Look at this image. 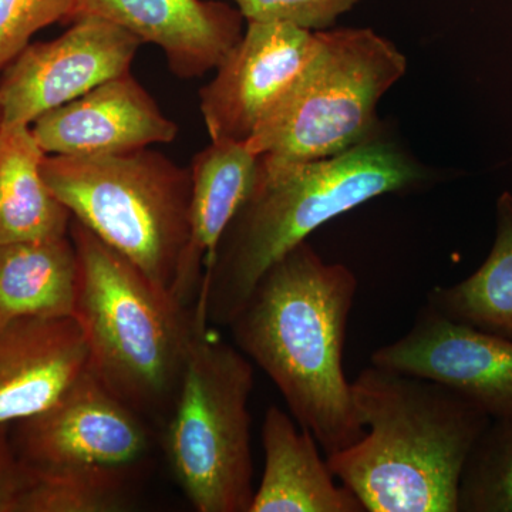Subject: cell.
Instances as JSON below:
<instances>
[{
  "instance_id": "6da1fadb",
  "label": "cell",
  "mask_w": 512,
  "mask_h": 512,
  "mask_svg": "<svg viewBox=\"0 0 512 512\" xmlns=\"http://www.w3.org/2000/svg\"><path fill=\"white\" fill-rule=\"evenodd\" d=\"M356 291L348 266L328 264L303 241L262 275L228 325L326 456L366 433L343 369Z\"/></svg>"
},
{
  "instance_id": "7a4b0ae2",
  "label": "cell",
  "mask_w": 512,
  "mask_h": 512,
  "mask_svg": "<svg viewBox=\"0 0 512 512\" xmlns=\"http://www.w3.org/2000/svg\"><path fill=\"white\" fill-rule=\"evenodd\" d=\"M362 439L326 456L366 512H458L468 457L491 419L433 380L369 366L352 383Z\"/></svg>"
},
{
  "instance_id": "3957f363",
  "label": "cell",
  "mask_w": 512,
  "mask_h": 512,
  "mask_svg": "<svg viewBox=\"0 0 512 512\" xmlns=\"http://www.w3.org/2000/svg\"><path fill=\"white\" fill-rule=\"evenodd\" d=\"M429 178L423 165L382 133L323 160L259 157L254 191L202 278L208 322L228 326L262 275L326 222Z\"/></svg>"
},
{
  "instance_id": "277c9868",
  "label": "cell",
  "mask_w": 512,
  "mask_h": 512,
  "mask_svg": "<svg viewBox=\"0 0 512 512\" xmlns=\"http://www.w3.org/2000/svg\"><path fill=\"white\" fill-rule=\"evenodd\" d=\"M76 301L90 370L141 416L170 412L194 335V306L175 302L72 218Z\"/></svg>"
},
{
  "instance_id": "5b68a950",
  "label": "cell",
  "mask_w": 512,
  "mask_h": 512,
  "mask_svg": "<svg viewBox=\"0 0 512 512\" xmlns=\"http://www.w3.org/2000/svg\"><path fill=\"white\" fill-rule=\"evenodd\" d=\"M47 187L104 244L170 293L190 237L191 174L150 147L43 158Z\"/></svg>"
},
{
  "instance_id": "8992f818",
  "label": "cell",
  "mask_w": 512,
  "mask_h": 512,
  "mask_svg": "<svg viewBox=\"0 0 512 512\" xmlns=\"http://www.w3.org/2000/svg\"><path fill=\"white\" fill-rule=\"evenodd\" d=\"M195 326L165 434L178 483L198 512H249L255 490L249 397L254 369L244 353L208 330L207 303Z\"/></svg>"
},
{
  "instance_id": "52a82bcc",
  "label": "cell",
  "mask_w": 512,
  "mask_h": 512,
  "mask_svg": "<svg viewBox=\"0 0 512 512\" xmlns=\"http://www.w3.org/2000/svg\"><path fill=\"white\" fill-rule=\"evenodd\" d=\"M319 47L288 96L247 141L276 161L335 157L380 133L377 106L406 56L372 29L318 30Z\"/></svg>"
},
{
  "instance_id": "ba28073f",
  "label": "cell",
  "mask_w": 512,
  "mask_h": 512,
  "mask_svg": "<svg viewBox=\"0 0 512 512\" xmlns=\"http://www.w3.org/2000/svg\"><path fill=\"white\" fill-rule=\"evenodd\" d=\"M15 426L13 446L35 473L130 471L151 446L143 416L114 396L89 366L52 406Z\"/></svg>"
},
{
  "instance_id": "9c48e42d",
  "label": "cell",
  "mask_w": 512,
  "mask_h": 512,
  "mask_svg": "<svg viewBox=\"0 0 512 512\" xmlns=\"http://www.w3.org/2000/svg\"><path fill=\"white\" fill-rule=\"evenodd\" d=\"M140 39L99 18H83L50 42L29 43L2 70V124L32 126L47 111L130 72Z\"/></svg>"
},
{
  "instance_id": "30bf717a",
  "label": "cell",
  "mask_w": 512,
  "mask_h": 512,
  "mask_svg": "<svg viewBox=\"0 0 512 512\" xmlns=\"http://www.w3.org/2000/svg\"><path fill=\"white\" fill-rule=\"evenodd\" d=\"M318 32L288 23L248 22L217 74L200 90L211 141H241L288 96L318 52Z\"/></svg>"
},
{
  "instance_id": "8fae6325",
  "label": "cell",
  "mask_w": 512,
  "mask_h": 512,
  "mask_svg": "<svg viewBox=\"0 0 512 512\" xmlns=\"http://www.w3.org/2000/svg\"><path fill=\"white\" fill-rule=\"evenodd\" d=\"M372 365L443 384L491 420L512 417V340L454 322L427 303L403 338L373 352Z\"/></svg>"
},
{
  "instance_id": "7c38bea8",
  "label": "cell",
  "mask_w": 512,
  "mask_h": 512,
  "mask_svg": "<svg viewBox=\"0 0 512 512\" xmlns=\"http://www.w3.org/2000/svg\"><path fill=\"white\" fill-rule=\"evenodd\" d=\"M49 156H107L173 143L178 126L130 72L94 87L32 124Z\"/></svg>"
},
{
  "instance_id": "4fadbf2b",
  "label": "cell",
  "mask_w": 512,
  "mask_h": 512,
  "mask_svg": "<svg viewBox=\"0 0 512 512\" xmlns=\"http://www.w3.org/2000/svg\"><path fill=\"white\" fill-rule=\"evenodd\" d=\"M83 18L107 20L157 45L180 79L217 69L245 32L241 12L214 0H79L70 23Z\"/></svg>"
},
{
  "instance_id": "5bb4252c",
  "label": "cell",
  "mask_w": 512,
  "mask_h": 512,
  "mask_svg": "<svg viewBox=\"0 0 512 512\" xmlns=\"http://www.w3.org/2000/svg\"><path fill=\"white\" fill-rule=\"evenodd\" d=\"M87 366L86 340L74 318L0 326V426L52 406Z\"/></svg>"
},
{
  "instance_id": "9a60e30c",
  "label": "cell",
  "mask_w": 512,
  "mask_h": 512,
  "mask_svg": "<svg viewBox=\"0 0 512 512\" xmlns=\"http://www.w3.org/2000/svg\"><path fill=\"white\" fill-rule=\"evenodd\" d=\"M258 167L247 141H211L192 158L190 237L171 288L180 305H194L225 231L254 191Z\"/></svg>"
},
{
  "instance_id": "2e32d148",
  "label": "cell",
  "mask_w": 512,
  "mask_h": 512,
  "mask_svg": "<svg viewBox=\"0 0 512 512\" xmlns=\"http://www.w3.org/2000/svg\"><path fill=\"white\" fill-rule=\"evenodd\" d=\"M318 441L271 406L262 424L265 470L249 512H366L320 457Z\"/></svg>"
},
{
  "instance_id": "e0dca14e",
  "label": "cell",
  "mask_w": 512,
  "mask_h": 512,
  "mask_svg": "<svg viewBox=\"0 0 512 512\" xmlns=\"http://www.w3.org/2000/svg\"><path fill=\"white\" fill-rule=\"evenodd\" d=\"M77 255L72 238L0 244V326L73 318Z\"/></svg>"
},
{
  "instance_id": "ac0fdd59",
  "label": "cell",
  "mask_w": 512,
  "mask_h": 512,
  "mask_svg": "<svg viewBox=\"0 0 512 512\" xmlns=\"http://www.w3.org/2000/svg\"><path fill=\"white\" fill-rule=\"evenodd\" d=\"M32 127L0 126V244L69 235L72 214L47 187Z\"/></svg>"
},
{
  "instance_id": "d6986e66",
  "label": "cell",
  "mask_w": 512,
  "mask_h": 512,
  "mask_svg": "<svg viewBox=\"0 0 512 512\" xmlns=\"http://www.w3.org/2000/svg\"><path fill=\"white\" fill-rule=\"evenodd\" d=\"M427 305L454 322L512 340V194L497 201V232L490 254L473 275L436 286Z\"/></svg>"
},
{
  "instance_id": "ffe728a7",
  "label": "cell",
  "mask_w": 512,
  "mask_h": 512,
  "mask_svg": "<svg viewBox=\"0 0 512 512\" xmlns=\"http://www.w3.org/2000/svg\"><path fill=\"white\" fill-rule=\"evenodd\" d=\"M30 473L32 481L20 500L19 512H116L128 507L127 470Z\"/></svg>"
},
{
  "instance_id": "44dd1931",
  "label": "cell",
  "mask_w": 512,
  "mask_h": 512,
  "mask_svg": "<svg viewBox=\"0 0 512 512\" xmlns=\"http://www.w3.org/2000/svg\"><path fill=\"white\" fill-rule=\"evenodd\" d=\"M458 512H512V417L491 420L471 451Z\"/></svg>"
},
{
  "instance_id": "7402d4cb",
  "label": "cell",
  "mask_w": 512,
  "mask_h": 512,
  "mask_svg": "<svg viewBox=\"0 0 512 512\" xmlns=\"http://www.w3.org/2000/svg\"><path fill=\"white\" fill-rule=\"evenodd\" d=\"M79 0H0V73L39 30L69 25Z\"/></svg>"
},
{
  "instance_id": "603a6c76",
  "label": "cell",
  "mask_w": 512,
  "mask_h": 512,
  "mask_svg": "<svg viewBox=\"0 0 512 512\" xmlns=\"http://www.w3.org/2000/svg\"><path fill=\"white\" fill-rule=\"evenodd\" d=\"M362 0H235L247 22L288 23L298 28L328 30Z\"/></svg>"
},
{
  "instance_id": "cb8c5ba5",
  "label": "cell",
  "mask_w": 512,
  "mask_h": 512,
  "mask_svg": "<svg viewBox=\"0 0 512 512\" xmlns=\"http://www.w3.org/2000/svg\"><path fill=\"white\" fill-rule=\"evenodd\" d=\"M32 473L13 446L10 426H0V512H19Z\"/></svg>"
},
{
  "instance_id": "d4e9b609",
  "label": "cell",
  "mask_w": 512,
  "mask_h": 512,
  "mask_svg": "<svg viewBox=\"0 0 512 512\" xmlns=\"http://www.w3.org/2000/svg\"><path fill=\"white\" fill-rule=\"evenodd\" d=\"M0 126H2V119H0Z\"/></svg>"
}]
</instances>
